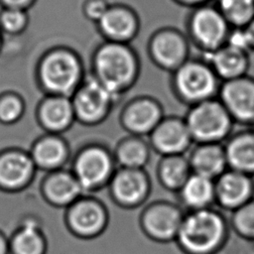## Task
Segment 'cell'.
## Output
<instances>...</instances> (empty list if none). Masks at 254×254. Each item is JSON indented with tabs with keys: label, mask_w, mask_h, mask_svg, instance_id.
<instances>
[{
	"label": "cell",
	"mask_w": 254,
	"mask_h": 254,
	"mask_svg": "<svg viewBox=\"0 0 254 254\" xmlns=\"http://www.w3.org/2000/svg\"><path fill=\"white\" fill-rule=\"evenodd\" d=\"M92 70V76L119 98L138 78V57L128 44L105 41L93 54Z\"/></svg>",
	"instance_id": "cell-1"
},
{
	"label": "cell",
	"mask_w": 254,
	"mask_h": 254,
	"mask_svg": "<svg viewBox=\"0 0 254 254\" xmlns=\"http://www.w3.org/2000/svg\"><path fill=\"white\" fill-rule=\"evenodd\" d=\"M227 227L223 217L210 208L184 216L176 240L188 254H213L223 244Z\"/></svg>",
	"instance_id": "cell-2"
},
{
	"label": "cell",
	"mask_w": 254,
	"mask_h": 254,
	"mask_svg": "<svg viewBox=\"0 0 254 254\" xmlns=\"http://www.w3.org/2000/svg\"><path fill=\"white\" fill-rule=\"evenodd\" d=\"M40 77L53 95L70 97L84 79L82 63L72 51L58 49L44 58Z\"/></svg>",
	"instance_id": "cell-3"
},
{
	"label": "cell",
	"mask_w": 254,
	"mask_h": 254,
	"mask_svg": "<svg viewBox=\"0 0 254 254\" xmlns=\"http://www.w3.org/2000/svg\"><path fill=\"white\" fill-rule=\"evenodd\" d=\"M185 121L192 141L198 144L220 143L230 134L234 122L218 98L191 105Z\"/></svg>",
	"instance_id": "cell-4"
},
{
	"label": "cell",
	"mask_w": 254,
	"mask_h": 254,
	"mask_svg": "<svg viewBox=\"0 0 254 254\" xmlns=\"http://www.w3.org/2000/svg\"><path fill=\"white\" fill-rule=\"evenodd\" d=\"M173 85L181 99L193 105L215 98L220 83L205 61L189 59L173 71Z\"/></svg>",
	"instance_id": "cell-5"
},
{
	"label": "cell",
	"mask_w": 254,
	"mask_h": 254,
	"mask_svg": "<svg viewBox=\"0 0 254 254\" xmlns=\"http://www.w3.org/2000/svg\"><path fill=\"white\" fill-rule=\"evenodd\" d=\"M231 29L216 6L208 4L195 7L189 19L190 39L204 54L223 46Z\"/></svg>",
	"instance_id": "cell-6"
},
{
	"label": "cell",
	"mask_w": 254,
	"mask_h": 254,
	"mask_svg": "<svg viewBox=\"0 0 254 254\" xmlns=\"http://www.w3.org/2000/svg\"><path fill=\"white\" fill-rule=\"evenodd\" d=\"M117 98L92 75L84 77L70 97L75 119L87 125L105 119Z\"/></svg>",
	"instance_id": "cell-7"
},
{
	"label": "cell",
	"mask_w": 254,
	"mask_h": 254,
	"mask_svg": "<svg viewBox=\"0 0 254 254\" xmlns=\"http://www.w3.org/2000/svg\"><path fill=\"white\" fill-rule=\"evenodd\" d=\"M71 173L83 191L93 190L111 179L114 174V161L106 149L90 145L77 154Z\"/></svg>",
	"instance_id": "cell-8"
},
{
	"label": "cell",
	"mask_w": 254,
	"mask_h": 254,
	"mask_svg": "<svg viewBox=\"0 0 254 254\" xmlns=\"http://www.w3.org/2000/svg\"><path fill=\"white\" fill-rule=\"evenodd\" d=\"M218 99L233 121L254 127V78L247 74L222 81Z\"/></svg>",
	"instance_id": "cell-9"
},
{
	"label": "cell",
	"mask_w": 254,
	"mask_h": 254,
	"mask_svg": "<svg viewBox=\"0 0 254 254\" xmlns=\"http://www.w3.org/2000/svg\"><path fill=\"white\" fill-rule=\"evenodd\" d=\"M149 54L157 65L175 71L189 60V42L185 35L176 29H161L155 32L149 41Z\"/></svg>",
	"instance_id": "cell-10"
},
{
	"label": "cell",
	"mask_w": 254,
	"mask_h": 254,
	"mask_svg": "<svg viewBox=\"0 0 254 254\" xmlns=\"http://www.w3.org/2000/svg\"><path fill=\"white\" fill-rule=\"evenodd\" d=\"M65 220L75 235L83 238L97 236L107 224L105 207L96 199L80 197L68 206Z\"/></svg>",
	"instance_id": "cell-11"
},
{
	"label": "cell",
	"mask_w": 254,
	"mask_h": 254,
	"mask_svg": "<svg viewBox=\"0 0 254 254\" xmlns=\"http://www.w3.org/2000/svg\"><path fill=\"white\" fill-rule=\"evenodd\" d=\"M182 210L169 202H156L146 207L141 215L144 232L157 241L176 239L184 219Z\"/></svg>",
	"instance_id": "cell-12"
},
{
	"label": "cell",
	"mask_w": 254,
	"mask_h": 254,
	"mask_svg": "<svg viewBox=\"0 0 254 254\" xmlns=\"http://www.w3.org/2000/svg\"><path fill=\"white\" fill-rule=\"evenodd\" d=\"M150 182L143 169L120 168L110 179L113 199L122 206L140 205L148 196Z\"/></svg>",
	"instance_id": "cell-13"
},
{
	"label": "cell",
	"mask_w": 254,
	"mask_h": 254,
	"mask_svg": "<svg viewBox=\"0 0 254 254\" xmlns=\"http://www.w3.org/2000/svg\"><path fill=\"white\" fill-rule=\"evenodd\" d=\"M215 200L224 208L236 210L254 198V181L249 175L227 169L214 181Z\"/></svg>",
	"instance_id": "cell-14"
},
{
	"label": "cell",
	"mask_w": 254,
	"mask_h": 254,
	"mask_svg": "<svg viewBox=\"0 0 254 254\" xmlns=\"http://www.w3.org/2000/svg\"><path fill=\"white\" fill-rule=\"evenodd\" d=\"M162 106L155 99L147 96L137 97L124 107L121 113L123 127L133 136L150 135L163 119Z\"/></svg>",
	"instance_id": "cell-15"
},
{
	"label": "cell",
	"mask_w": 254,
	"mask_h": 254,
	"mask_svg": "<svg viewBox=\"0 0 254 254\" xmlns=\"http://www.w3.org/2000/svg\"><path fill=\"white\" fill-rule=\"evenodd\" d=\"M150 142L151 146L164 156L183 155L189 149L192 138L185 119L167 117L150 133Z\"/></svg>",
	"instance_id": "cell-16"
},
{
	"label": "cell",
	"mask_w": 254,
	"mask_h": 254,
	"mask_svg": "<svg viewBox=\"0 0 254 254\" xmlns=\"http://www.w3.org/2000/svg\"><path fill=\"white\" fill-rule=\"evenodd\" d=\"M96 24L106 41L117 43L128 44L139 31L137 14L130 7L121 4L109 5Z\"/></svg>",
	"instance_id": "cell-17"
},
{
	"label": "cell",
	"mask_w": 254,
	"mask_h": 254,
	"mask_svg": "<svg viewBox=\"0 0 254 254\" xmlns=\"http://www.w3.org/2000/svg\"><path fill=\"white\" fill-rule=\"evenodd\" d=\"M35 176V163L26 152L13 150L0 155V188L20 190Z\"/></svg>",
	"instance_id": "cell-18"
},
{
	"label": "cell",
	"mask_w": 254,
	"mask_h": 254,
	"mask_svg": "<svg viewBox=\"0 0 254 254\" xmlns=\"http://www.w3.org/2000/svg\"><path fill=\"white\" fill-rule=\"evenodd\" d=\"M204 56V61L222 81L246 75L250 65L248 52L227 43Z\"/></svg>",
	"instance_id": "cell-19"
},
{
	"label": "cell",
	"mask_w": 254,
	"mask_h": 254,
	"mask_svg": "<svg viewBox=\"0 0 254 254\" xmlns=\"http://www.w3.org/2000/svg\"><path fill=\"white\" fill-rule=\"evenodd\" d=\"M42 189L47 201L59 207L71 205L83 192L73 174L65 171H57L49 175L45 178Z\"/></svg>",
	"instance_id": "cell-20"
},
{
	"label": "cell",
	"mask_w": 254,
	"mask_h": 254,
	"mask_svg": "<svg viewBox=\"0 0 254 254\" xmlns=\"http://www.w3.org/2000/svg\"><path fill=\"white\" fill-rule=\"evenodd\" d=\"M193 174L216 180L228 168L224 146L220 143H200L189 158Z\"/></svg>",
	"instance_id": "cell-21"
},
{
	"label": "cell",
	"mask_w": 254,
	"mask_h": 254,
	"mask_svg": "<svg viewBox=\"0 0 254 254\" xmlns=\"http://www.w3.org/2000/svg\"><path fill=\"white\" fill-rule=\"evenodd\" d=\"M224 150L228 169L254 176V127L230 137Z\"/></svg>",
	"instance_id": "cell-22"
},
{
	"label": "cell",
	"mask_w": 254,
	"mask_h": 254,
	"mask_svg": "<svg viewBox=\"0 0 254 254\" xmlns=\"http://www.w3.org/2000/svg\"><path fill=\"white\" fill-rule=\"evenodd\" d=\"M39 120L44 129L50 132H63L75 120L70 97L52 95L45 99L39 108Z\"/></svg>",
	"instance_id": "cell-23"
},
{
	"label": "cell",
	"mask_w": 254,
	"mask_h": 254,
	"mask_svg": "<svg viewBox=\"0 0 254 254\" xmlns=\"http://www.w3.org/2000/svg\"><path fill=\"white\" fill-rule=\"evenodd\" d=\"M68 150L65 142L58 136H43L31 150L35 165L43 171L61 168L67 159Z\"/></svg>",
	"instance_id": "cell-24"
},
{
	"label": "cell",
	"mask_w": 254,
	"mask_h": 254,
	"mask_svg": "<svg viewBox=\"0 0 254 254\" xmlns=\"http://www.w3.org/2000/svg\"><path fill=\"white\" fill-rule=\"evenodd\" d=\"M179 192L182 201L190 211L209 208L215 200L214 180L192 173Z\"/></svg>",
	"instance_id": "cell-25"
},
{
	"label": "cell",
	"mask_w": 254,
	"mask_h": 254,
	"mask_svg": "<svg viewBox=\"0 0 254 254\" xmlns=\"http://www.w3.org/2000/svg\"><path fill=\"white\" fill-rule=\"evenodd\" d=\"M12 254H46L47 237L38 219L28 218L10 241Z\"/></svg>",
	"instance_id": "cell-26"
},
{
	"label": "cell",
	"mask_w": 254,
	"mask_h": 254,
	"mask_svg": "<svg viewBox=\"0 0 254 254\" xmlns=\"http://www.w3.org/2000/svg\"><path fill=\"white\" fill-rule=\"evenodd\" d=\"M191 174L189 159L183 155L164 156L158 167L159 180L170 190L179 191Z\"/></svg>",
	"instance_id": "cell-27"
},
{
	"label": "cell",
	"mask_w": 254,
	"mask_h": 254,
	"mask_svg": "<svg viewBox=\"0 0 254 254\" xmlns=\"http://www.w3.org/2000/svg\"><path fill=\"white\" fill-rule=\"evenodd\" d=\"M114 158L121 168L143 169L150 159V148L140 137H129L117 145Z\"/></svg>",
	"instance_id": "cell-28"
},
{
	"label": "cell",
	"mask_w": 254,
	"mask_h": 254,
	"mask_svg": "<svg viewBox=\"0 0 254 254\" xmlns=\"http://www.w3.org/2000/svg\"><path fill=\"white\" fill-rule=\"evenodd\" d=\"M216 8L232 29L244 28L254 18V0H217Z\"/></svg>",
	"instance_id": "cell-29"
},
{
	"label": "cell",
	"mask_w": 254,
	"mask_h": 254,
	"mask_svg": "<svg viewBox=\"0 0 254 254\" xmlns=\"http://www.w3.org/2000/svg\"><path fill=\"white\" fill-rule=\"evenodd\" d=\"M232 226L241 237L254 242V198L233 211Z\"/></svg>",
	"instance_id": "cell-30"
},
{
	"label": "cell",
	"mask_w": 254,
	"mask_h": 254,
	"mask_svg": "<svg viewBox=\"0 0 254 254\" xmlns=\"http://www.w3.org/2000/svg\"><path fill=\"white\" fill-rule=\"evenodd\" d=\"M23 110V103L18 97L7 95L0 100V121L5 124H13L21 118Z\"/></svg>",
	"instance_id": "cell-31"
},
{
	"label": "cell",
	"mask_w": 254,
	"mask_h": 254,
	"mask_svg": "<svg viewBox=\"0 0 254 254\" xmlns=\"http://www.w3.org/2000/svg\"><path fill=\"white\" fill-rule=\"evenodd\" d=\"M26 15L23 11L17 8H10L2 13L0 22L6 31L16 33L23 29L26 24Z\"/></svg>",
	"instance_id": "cell-32"
},
{
	"label": "cell",
	"mask_w": 254,
	"mask_h": 254,
	"mask_svg": "<svg viewBox=\"0 0 254 254\" xmlns=\"http://www.w3.org/2000/svg\"><path fill=\"white\" fill-rule=\"evenodd\" d=\"M108 7L109 4L106 0H86L83 5V13L88 19L97 22Z\"/></svg>",
	"instance_id": "cell-33"
},
{
	"label": "cell",
	"mask_w": 254,
	"mask_h": 254,
	"mask_svg": "<svg viewBox=\"0 0 254 254\" xmlns=\"http://www.w3.org/2000/svg\"><path fill=\"white\" fill-rule=\"evenodd\" d=\"M243 30L246 36L249 51H254V18L247 26L243 28Z\"/></svg>",
	"instance_id": "cell-34"
},
{
	"label": "cell",
	"mask_w": 254,
	"mask_h": 254,
	"mask_svg": "<svg viewBox=\"0 0 254 254\" xmlns=\"http://www.w3.org/2000/svg\"><path fill=\"white\" fill-rule=\"evenodd\" d=\"M177 2L186 5V6H190V7H198L201 5H205L207 4V2L209 0H176Z\"/></svg>",
	"instance_id": "cell-35"
},
{
	"label": "cell",
	"mask_w": 254,
	"mask_h": 254,
	"mask_svg": "<svg viewBox=\"0 0 254 254\" xmlns=\"http://www.w3.org/2000/svg\"><path fill=\"white\" fill-rule=\"evenodd\" d=\"M8 242L9 240L2 233H0V254H8V251H9Z\"/></svg>",
	"instance_id": "cell-36"
},
{
	"label": "cell",
	"mask_w": 254,
	"mask_h": 254,
	"mask_svg": "<svg viewBox=\"0 0 254 254\" xmlns=\"http://www.w3.org/2000/svg\"><path fill=\"white\" fill-rule=\"evenodd\" d=\"M6 5L10 6L11 8H19L26 3H28L30 0H2Z\"/></svg>",
	"instance_id": "cell-37"
}]
</instances>
